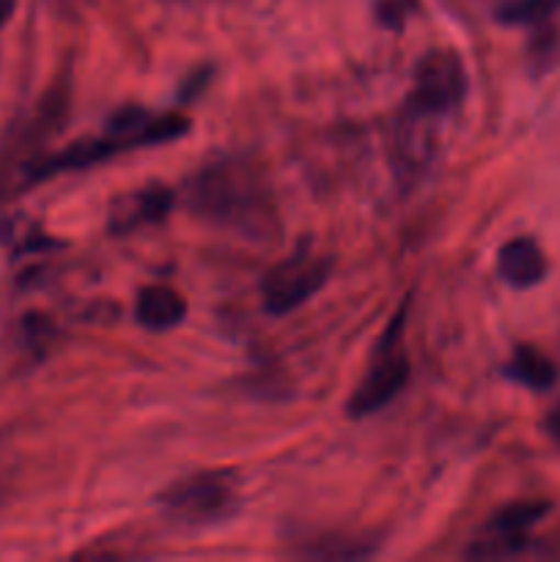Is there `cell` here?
<instances>
[{"mask_svg": "<svg viewBox=\"0 0 560 562\" xmlns=\"http://www.w3.org/2000/svg\"><path fill=\"white\" fill-rule=\"evenodd\" d=\"M558 11L560 0H508L505 5H500L497 16L511 25H541Z\"/></svg>", "mask_w": 560, "mask_h": 562, "instance_id": "cell-12", "label": "cell"}, {"mask_svg": "<svg viewBox=\"0 0 560 562\" xmlns=\"http://www.w3.org/2000/svg\"><path fill=\"white\" fill-rule=\"evenodd\" d=\"M329 278V261L316 252L300 250L291 258L280 261L278 267H272L264 278L261 296L264 305L275 316H283V313L296 311L300 305H305Z\"/></svg>", "mask_w": 560, "mask_h": 562, "instance_id": "cell-5", "label": "cell"}, {"mask_svg": "<svg viewBox=\"0 0 560 562\" xmlns=\"http://www.w3.org/2000/svg\"><path fill=\"white\" fill-rule=\"evenodd\" d=\"M195 214L217 225L261 234L275 225L272 198L261 173L245 162H217L203 168L187 190Z\"/></svg>", "mask_w": 560, "mask_h": 562, "instance_id": "cell-1", "label": "cell"}, {"mask_svg": "<svg viewBox=\"0 0 560 562\" xmlns=\"http://www.w3.org/2000/svg\"><path fill=\"white\" fill-rule=\"evenodd\" d=\"M497 272L514 289H533L547 274V258L538 241L519 236L500 247L497 252Z\"/></svg>", "mask_w": 560, "mask_h": 562, "instance_id": "cell-7", "label": "cell"}, {"mask_svg": "<svg viewBox=\"0 0 560 562\" xmlns=\"http://www.w3.org/2000/svg\"><path fill=\"white\" fill-rule=\"evenodd\" d=\"M3 11H5V0H0V16H3Z\"/></svg>", "mask_w": 560, "mask_h": 562, "instance_id": "cell-14", "label": "cell"}, {"mask_svg": "<svg viewBox=\"0 0 560 562\" xmlns=\"http://www.w3.org/2000/svg\"><path fill=\"white\" fill-rule=\"evenodd\" d=\"M547 431L555 442H560V401L552 406V412L547 415Z\"/></svg>", "mask_w": 560, "mask_h": 562, "instance_id": "cell-13", "label": "cell"}, {"mask_svg": "<svg viewBox=\"0 0 560 562\" xmlns=\"http://www.w3.org/2000/svg\"><path fill=\"white\" fill-rule=\"evenodd\" d=\"M467 93L464 64L450 49H434L417 64L410 93V113L415 119L443 115L453 110Z\"/></svg>", "mask_w": 560, "mask_h": 562, "instance_id": "cell-3", "label": "cell"}, {"mask_svg": "<svg viewBox=\"0 0 560 562\" xmlns=\"http://www.w3.org/2000/svg\"><path fill=\"white\" fill-rule=\"evenodd\" d=\"M165 516L179 525H214L234 514L236 481L231 472H198L170 483L157 497Z\"/></svg>", "mask_w": 560, "mask_h": 562, "instance_id": "cell-2", "label": "cell"}, {"mask_svg": "<svg viewBox=\"0 0 560 562\" xmlns=\"http://www.w3.org/2000/svg\"><path fill=\"white\" fill-rule=\"evenodd\" d=\"M547 505L544 503H514L508 508L500 510L492 521L486 525V530L472 541L467 558L478 560H500V558H516V554L525 552V547L530 543V530L541 521V516L547 514Z\"/></svg>", "mask_w": 560, "mask_h": 562, "instance_id": "cell-6", "label": "cell"}, {"mask_svg": "<svg viewBox=\"0 0 560 562\" xmlns=\"http://www.w3.org/2000/svg\"><path fill=\"white\" fill-rule=\"evenodd\" d=\"M508 373L516 382L533 390H544L555 382V366L533 346H519L508 362Z\"/></svg>", "mask_w": 560, "mask_h": 562, "instance_id": "cell-10", "label": "cell"}, {"mask_svg": "<svg viewBox=\"0 0 560 562\" xmlns=\"http://www.w3.org/2000/svg\"><path fill=\"white\" fill-rule=\"evenodd\" d=\"M137 322L148 329H170L187 316V302L170 285H148L137 296Z\"/></svg>", "mask_w": 560, "mask_h": 562, "instance_id": "cell-9", "label": "cell"}, {"mask_svg": "<svg viewBox=\"0 0 560 562\" xmlns=\"http://www.w3.org/2000/svg\"><path fill=\"white\" fill-rule=\"evenodd\" d=\"M170 203H173V195L168 187H143L115 203L110 225L113 231H135L143 225L159 223L170 212Z\"/></svg>", "mask_w": 560, "mask_h": 562, "instance_id": "cell-8", "label": "cell"}, {"mask_svg": "<svg viewBox=\"0 0 560 562\" xmlns=\"http://www.w3.org/2000/svg\"><path fill=\"white\" fill-rule=\"evenodd\" d=\"M302 554L316 560H357L371 554V543L355 536H327L313 541V547H307Z\"/></svg>", "mask_w": 560, "mask_h": 562, "instance_id": "cell-11", "label": "cell"}, {"mask_svg": "<svg viewBox=\"0 0 560 562\" xmlns=\"http://www.w3.org/2000/svg\"><path fill=\"white\" fill-rule=\"evenodd\" d=\"M399 333H401V318L388 329L384 340L379 344L366 379H362L360 387H357L355 395H351L349 415L355 417L373 415V412L388 406L390 401L406 387V382H410V357H406L404 349H401Z\"/></svg>", "mask_w": 560, "mask_h": 562, "instance_id": "cell-4", "label": "cell"}]
</instances>
